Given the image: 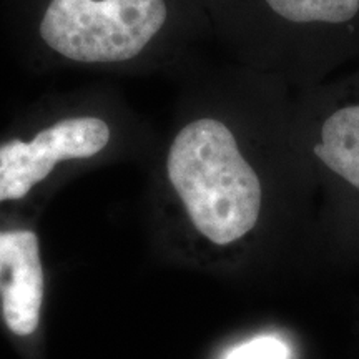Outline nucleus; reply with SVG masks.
Returning a JSON list of instances; mask_svg holds the SVG:
<instances>
[{
    "label": "nucleus",
    "mask_w": 359,
    "mask_h": 359,
    "mask_svg": "<svg viewBox=\"0 0 359 359\" xmlns=\"http://www.w3.org/2000/svg\"><path fill=\"white\" fill-rule=\"evenodd\" d=\"M167 175L193 226L215 245H230L258 223L262 182L222 120L203 116L180 130L168 150Z\"/></svg>",
    "instance_id": "1"
},
{
    "label": "nucleus",
    "mask_w": 359,
    "mask_h": 359,
    "mask_svg": "<svg viewBox=\"0 0 359 359\" xmlns=\"http://www.w3.org/2000/svg\"><path fill=\"white\" fill-rule=\"evenodd\" d=\"M167 20V0H50L39 32L69 60L120 64L140 55Z\"/></svg>",
    "instance_id": "2"
},
{
    "label": "nucleus",
    "mask_w": 359,
    "mask_h": 359,
    "mask_svg": "<svg viewBox=\"0 0 359 359\" xmlns=\"http://www.w3.org/2000/svg\"><path fill=\"white\" fill-rule=\"evenodd\" d=\"M109 142V125L97 116L65 118L42 130L30 142H7L0 147V201L24 198L57 163L90 158Z\"/></svg>",
    "instance_id": "3"
},
{
    "label": "nucleus",
    "mask_w": 359,
    "mask_h": 359,
    "mask_svg": "<svg viewBox=\"0 0 359 359\" xmlns=\"http://www.w3.org/2000/svg\"><path fill=\"white\" fill-rule=\"evenodd\" d=\"M0 294L8 330L32 334L43 302V269L34 231H0Z\"/></svg>",
    "instance_id": "4"
},
{
    "label": "nucleus",
    "mask_w": 359,
    "mask_h": 359,
    "mask_svg": "<svg viewBox=\"0 0 359 359\" xmlns=\"http://www.w3.org/2000/svg\"><path fill=\"white\" fill-rule=\"evenodd\" d=\"M320 107L314 155L331 173L359 190V72L326 92Z\"/></svg>",
    "instance_id": "5"
},
{
    "label": "nucleus",
    "mask_w": 359,
    "mask_h": 359,
    "mask_svg": "<svg viewBox=\"0 0 359 359\" xmlns=\"http://www.w3.org/2000/svg\"><path fill=\"white\" fill-rule=\"evenodd\" d=\"M271 20L296 30H344L359 20V0H258Z\"/></svg>",
    "instance_id": "6"
},
{
    "label": "nucleus",
    "mask_w": 359,
    "mask_h": 359,
    "mask_svg": "<svg viewBox=\"0 0 359 359\" xmlns=\"http://www.w3.org/2000/svg\"><path fill=\"white\" fill-rule=\"evenodd\" d=\"M286 344L276 336H258L246 343L238 344L228 351L224 359H288Z\"/></svg>",
    "instance_id": "7"
}]
</instances>
